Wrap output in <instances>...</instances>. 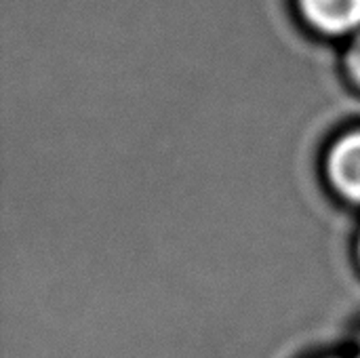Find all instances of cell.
<instances>
[{
	"mask_svg": "<svg viewBox=\"0 0 360 358\" xmlns=\"http://www.w3.org/2000/svg\"><path fill=\"white\" fill-rule=\"evenodd\" d=\"M346 65H348V72L352 74V78L360 84V34L352 40V44H350V49H348Z\"/></svg>",
	"mask_w": 360,
	"mask_h": 358,
	"instance_id": "obj_3",
	"label": "cell"
},
{
	"mask_svg": "<svg viewBox=\"0 0 360 358\" xmlns=\"http://www.w3.org/2000/svg\"><path fill=\"white\" fill-rule=\"evenodd\" d=\"M333 186L350 200L360 203V133L340 139L329 154Z\"/></svg>",
	"mask_w": 360,
	"mask_h": 358,
	"instance_id": "obj_2",
	"label": "cell"
},
{
	"mask_svg": "<svg viewBox=\"0 0 360 358\" xmlns=\"http://www.w3.org/2000/svg\"><path fill=\"white\" fill-rule=\"evenodd\" d=\"M359 358H360V357H359Z\"/></svg>",
	"mask_w": 360,
	"mask_h": 358,
	"instance_id": "obj_4",
	"label": "cell"
},
{
	"mask_svg": "<svg viewBox=\"0 0 360 358\" xmlns=\"http://www.w3.org/2000/svg\"><path fill=\"white\" fill-rule=\"evenodd\" d=\"M300 8L319 32L342 36L360 30V0H300Z\"/></svg>",
	"mask_w": 360,
	"mask_h": 358,
	"instance_id": "obj_1",
	"label": "cell"
}]
</instances>
